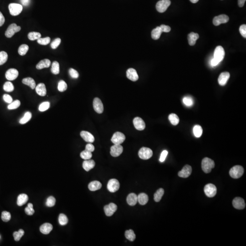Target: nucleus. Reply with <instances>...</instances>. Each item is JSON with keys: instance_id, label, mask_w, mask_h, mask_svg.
I'll use <instances>...</instances> for the list:
<instances>
[{"instance_id": "obj_19", "label": "nucleus", "mask_w": 246, "mask_h": 246, "mask_svg": "<svg viewBox=\"0 0 246 246\" xmlns=\"http://www.w3.org/2000/svg\"><path fill=\"white\" fill-rule=\"evenodd\" d=\"M126 76L128 79L132 81H136L139 79V76L137 72L135 69L130 68L128 69L126 72Z\"/></svg>"}, {"instance_id": "obj_47", "label": "nucleus", "mask_w": 246, "mask_h": 246, "mask_svg": "<svg viewBox=\"0 0 246 246\" xmlns=\"http://www.w3.org/2000/svg\"><path fill=\"white\" fill-rule=\"evenodd\" d=\"M21 104V102L18 100H15L14 101L12 102L11 103H9L7 108L8 109L12 110V109H15L18 108Z\"/></svg>"}, {"instance_id": "obj_50", "label": "nucleus", "mask_w": 246, "mask_h": 246, "mask_svg": "<svg viewBox=\"0 0 246 246\" xmlns=\"http://www.w3.org/2000/svg\"><path fill=\"white\" fill-rule=\"evenodd\" d=\"M25 211L26 213L28 215H33L35 212V211L33 209V205L32 203L28 204L27 206V208H25Z\"/></svg>"}, {"instance_id": "obj_41", "label": "nucleus", "mask_w": 246, "mask_h": 246, "mask_svg": "<svg viewBox=\"0 0 246 246\" xmlns=\"http://www.w3.org/2000/svg\"><path fill=\"white\" fill-rule=\"evenodd\" d=\"M3 89L5 91L11 92L14 90V87L13 84L10 82H7L4 83Z\"/></svg>"}, {"instance_id": "obj_26", "label": "nucleus", "mask_w": 246, "mask_h": 246, "mask_svg": "<svg viewBox=\"0 0 246 246\" xmlns=\"http://www.w3.org/2000/svg\"><path fill=\"white\" fill-rule=\"evenodd\" d=\"M51 65V61L48 59L42 60L36 65V68L38 69H42L44 68H48Z\"/></svg>"}, {"instance_id": "obj_58", "label": "nucleus", "mask_w": 246, "mask_h": 246, "mask_svg": "<svg viewBox=\"0 0 246 246\" xmlns=\"http://www.w3.org/2000/svg\"><path fill=\"white\" fill-rule=\"evenodd\" d=\"M168 154V152L166 150H163V151L162 152L160 158V162H164V161H165L166 157L167 156Z\"/></svg>"}, {"instance_id": "obj_56", "label": "nucleus", "mask_w": 246, "mask_h": 246, "mask_svg": "<svg viewBox=\"0 0 246 246\" xmlns=\"http://www.w3.org/2000/svg\"><path fill=\"white\" fill-rule=\"evenodd\" d=\"M239 31L242 37L246 38V25L245 24L241 25L239 28Z\"/></svg>"}, {"instance_id": "obj_25", "label": "nucleus", "mask_w": 246, "mask_h": 246, "mask_svg": "<svg viewBox=\"0 0 246 246\" xmlns=\"http://www.w3.org/2000/svg\"><path fill=\"white\" fill-rule=\"evenodd\" d=\"M53 226L51 224L45 223L40 227V231L43 234H48L53 230Z\"/></svg>"}, {"instance_id": "obj_33", "label": "nucleus", "mask_w": 246, "mask_h": 246, "mask_svg": "<svg viewBox=\"0 0 246 246\" xmlns=\"http://www.w3.org/2000/svg\"><path fill=\"white\" fill-rule=\"evenodd\" d=\"M193 132L195 137L199 138L202 136V134H203V128L200 125H195L193 129Z\"/></svg>"}, {"instance_id": "obj_7", "label": "nucleus", "mask_w": 246, "mask_h": 246, "mask_svg": "<svg viewBox=\"0 0 246 246\" xmlns=\"http://www.w3.org/2000/svg\"><path fill=\"white\" fill-rule=\"evenodd\" d=\"M171 4L170 0H161L158 1L156 5V8L158 12L163 13L166 12Z\"/></svg>"}, {"instance_id": "obj_14", "label": "nucleus", "mask_w": 246, "mask_h": 246, "mask_svg": "<svg viewBox=\"0 0 246 246\" xmlns=\"http://www.w3.org/2000/svg\"><path fill=\"white\" fill-rule=\"evenodd\" d=\"M123 151V148L120 145H114L111 147L110 154L113 157H118Z\"/></svg>"}, {"instance_id": "obj_57", "label": "nucleus", "mask_w": 246, "mask_h": 246, "mask_svg": "<svg viewBox=\"0 0 246 246\" xmlns=\"http://www.w3.org/2000/svg\"><path fill=\"white\" fill-rule=\"evenodd\" d=\"M4 101L7 103H10L12 102V98L9 94H5L3 96Z\"/></svg>"}, {"instance_id": "obj_28", "label": "nucleus", "mask_w": 246, "mask_h": 246, "mask_svg": "<svg viewBox=\"0 0 246 246\" xmlns=\"http://www.w3.org/2000/svg\"><path fill=\"white\" fill-rule=\"evenodd\" d=\"M199 38V36L198 33H191L188 36V40L190 45L194 46L196 43V41Z\"/></svg>"}, {"instance_id": "obj_2", "label": "nucleus", "mask_w": 246, "mask_h": 246, "mask_svg": "<svg viewBox=\"0 0 246 246\" xmlns=\"http://www.w3.org/2000/svg\"><path fill=\"white\" fill-rule=\"evenodd\" d=\"M215 167V163L213 160L208 157L204 158L202 161V167L203 171L205 173L211 172Z\"/></svg>"}, {"instance_id": "obj_6", "label": "nucleus", "mask_w": 246, "mask_h": 246, "mask_svg": "<svg viewBox=\"0 0 246 246\" xmlns=\"http://www.w3.org/2000/svg\"><path fill=\"white\" fill-rule=\"evenodd\" d=\"M205 193L208 198H213L215 196L217 192L216 187L212 184H208L204 188Z\"/></svg>"}, {"instance_id": "obj_53", "label": "nucleus", "mask_w": 246, "mask_h": 246, "mask_svg": "<svg viewBox=\"0 0 246 246\" xmlns=\"http://www.w3.org/2000/svg\"><path fill=\"white\" fill-rule=\"evenodd\" d=\"M56 199L54 197L51 196L48 198L46 205L48 207H53L55 204Z\"/></svg>"}, {"instance_id": "obj_23", "label": "nucleus", "mask_w": 246, "mask_h": 246, "mask_svg": "<svg viewBox=\"0 0 246 246\" xmlns=\"http://www.w3.org/2000/svg\"><path fill=\"white\" fill-rule=\"evenodd\" d=\"M96 165V163L93 160H85L82 163V167L86 171H88L94 167Z\"/></svg>"}, {"instance_id": "obj_29", "label": "nucleus", "mask_w": 246, "mask_h": 246, "mask_svg": "<svg viewBox=\"0 0 246 246\" xmlns=\"http://www.w3.org/2000/svg\"><path fill=\"white\" fill-rule=\"evenodd\" d=\"M28 200V197L25 194H21L18 195L17 200V204L18 206H22L27 203Z\"/></svg>"}, {"instance_id": "obj_40", "label": "nucleus", "mask_w": 246, "mask_h": 246, "mask_svg": "<svg viewBox=\"0 0 246 246\" xmlns=\"http://www.w3.org/2000/svg\"><path fill=\"white\" fill-rule=\"evenodd\" d=\"M29 49V47L26 44H22L19 47L18 52L19 54L21 56H24L26 54Z\"/></svg>"}, {"instance_id": "obj_13", "label": "nucleus", "mask_w": 246, "mask_h": 246, "mask_svg": "<svg viewBox=\"0 0 246 246\" xmlns=\"http://www.w3.org/2000/svg\"><path fill=\"white\" fill-rule=\"evenodd\" d=\"M232 205L235 208L238 210H242L244 209L246 206L245 201L242 198L237 197L233 200L232 201Z\"/></svg>"}, {"instance_id": "obj_16", "label": "nucleus", "mask_w": 246, "mask_h": 246, "mask_svg": "<svg viewBox=\"0 0 246 246\" xmlns=\"http://www.w3.org/2000/svg\"><path fill=\"white\" fill-rule=\"evenodd\" d=\"M192 172V168L189 165H187L183 168L182 171L178 173L179 177L182 178H187L191 175Z\"/></svg>"}, {"instance_id": "obj_27", "label": "nucleus", "mask_w": 246, "mask_h": 246, "mask_svg": "<svg viewBox=\"0 0 246 246\" xmlns=\"http://www.w3.org/2000/svg\"><path fill=\"white\" fill-rule=\"evenodd\" d=\"M88 187L90 191H97L102 187V184L98 181H93L89 184Z\"/></svg>"}, {"instance_id": "obj_22", "label": "nucleus", "mask_w": 246, "mask_h": 246, "mask_svg": "<svg viewBox=\"0 0 246 246\" xmlns=\"http://www.w3.org/2000/svg\"><path fill=\"white\" fill-rule=\"evenodd\" d=\"M36 91L39 96H45L47 93L46 86L43 83H40L35 88Z\"/></svg>"}, {"instance_id": "obj_11", "label": "nucleus", "mask_w": 246, "mask_h": 246, "mask_svg": "<svg viewBox=\"0 0 246 246\" xmlns=\"http://www.w3.org/2000/svg\"><path fill=\"white\" fill-rule=\"evenodd\" d=\"M229 20V17L227 15L223 14L215 17L213 20V23L215 26H219L221 24L226 23Z\"/></svg>"}, {"instance_id": "obj_44", "label": "nucleus", "mask_w": 246, "mask_h": 246, "mask_svg": "<svg viewBox=\"0 0 246 246\" xmlns=\"http://www.w3.org/2000/svg\"><path fill=\"white\" fill-rule=\"evenodd\" d=\"M59 221L61 225H66L68 222V217L64 214H60L59 216Z\"/></svg>"}, {"instance_id": "obj_55", "label": "nucleus", "mask_w": 246, "mask_h": 246, "mask_svg": "<svg viewBox=\"0 0 246 246\" xmlns=\"http://www.w3.org/2000/svg\"><path fill=\"white\" fill-rule=\"evenodd\" d=\"M69 74L73 79H77L79 77V72L74 69H70L69 70Z\"/></svg>"}, {"instance_id": "obj_30", "label": "nucleus", "mask_w": 246, "mask_h": 246, "mask_svg": "<svg viewBox=\"0 0 246 246\" xmlns=\"http://www.w3.org/2000/svg\"><path fill=\"white\" fill-rule=\"evenodd\" d=\"M22 82L24 85H27L30 87L32 89H34L36 88V82L32 77H26L23 79Z\"/></svg>"}, {"instance_id": "obj_10", "label": "nucleus", "mask_w": 246, "mask_h": 246, "mask_svg": "<svg viewBox=\"0 0 246 246\" xmlns=\"http://www.w3.org/2000/svg\"><path fill=\"white\" fill-rule=\"evenodd\" d=\"M119 187V182L115 179H112L108 183L107 188L110 192L114 193L118 191Z\"/></svg>"}, {"instance_id": "obj_59", "label": "nucleus", "mask_w": 246, "mask_h": 246, "mask_svg": "<svg viewBox=\"0 0 246 246\" xmlns=\"http://www.w3.org/2000/svg\"><path fill=\"white\" fill-rule=\"evenodd\" d=\"M160 27L162 32L169 33L171 31V28L169 26H166L165 25H161Z\"/></svg>"}, {"instance_id": "obj_4", "label": "nucleus", "mask_w": 246, "mask_h": 246, "mask_svg": "<svg viewBox=\"0 0 246 246\" xmlns=\"http://www.w3.org/2000/svg\"><path fill=\"white\" fill-rule=\"evenodd\" d=\"M8 8L10 14L13 16H17L19 15L23 9V7L22 5L14 3L9 4Z\"/></svg>"}, {"instance_id": "obj_15", "label": "nucleus", "mask_w": 246, "mask_h": 246, "mask_svg": "<svg viewBox=\"0 0 246 246\" xmlns=\"http://www.w3.org/2000/svg\"><path fill=\"white\" fill-rule=\"evenodd\" d=\"M93 107L94 110L98 114H102L103 111V105L101 100L98 98H94L93 101Z\"/></svg>"}, {"instance_id": "obj_3", "label": "nucleus", "mask_w": 246, "mask_h": 246, "mask_svg": "<svg viewBox=\"0 0 246 246\" xmlns=\"http://www.w3.org/2000/svg\"><path fill=\"white\" fill-rule=\"evenodd\" d=\"M244 173L243 167L241 166H235L232 168L229 171L230 176L234 179H238L241 177Z\"/></svg>"}, {"instance_id": "obj_12", "label": "nucleus", "mask_w": 246, "mask_h": 246, "mask_svg": "<svg viewBox=\"0 0 246 246\" xmlns=\"http://www.w3.org/2000/svg\"><path fill=\"white\" fill-rule=\"evenodd\" d=\"M117 210V205L113 203H110L104 207V212L106 215L108 216H112Z\"/></svg>"}, {"instance_id": "obj_60", "label": "nucleus", "mask_w": 246, "mask_h": 246, "mask_svg": "<svg viewBox=\"0 0 246 246\" xmlns=\"http://www.w3.org/2000/svg\"><path fill=\"white\" fill-rule=\"evenodd\" d=\"M85 150L88 151H90V152H92L94 151V150H95V147L92 144L89 143L86 145Z\"/></svg>"}, {"instance_id": "obj_20", "label": "nucleus", "mask_w": 246, "mask_h": 246, "mask_svg": "<svg viewBox=\"0 0 246 246\" xmlns=\"http://www.w3.org/2000/svg\"><path fill=\"white\" fill-rule=\"evenodd\" d=\"M230 75L227 72H223L220 75L218 79L219 84L221 86H224L226 84L227 81L229 80Z\"/></svg>"}, {"instance_id": "obj_62", "label": "nucleus", "mask_w": 246, "mask_h": 246, "mask_svg": "<svg viewBox=\"0 0 246 246\" xmlns=\"http://www.w3.org/2000/svg\"><path fill=\"white\" fill-rule=\"evenodd\" d=\"M20 1L22 5L24 6H27L30 3V0H20Z\"/></svg>"}, {"instance_id": "obj_43", "label": "nucleus", "mask_w": 246, "mask_h": 246, "mask_svg": "<svg viewBox=\"0 0 246 246\" xmlns=\"http://www.w3.org/2000/svg\"><path fill=\"white\" fill-rule=\"evenodd\" d=\"M8 59V54L6 52L1 51L0 52V65L4 64Z\"/></svg>"}, {"instance_id": "obj_39", "label": "nucleus", "mask_w": 246, "mask_h": 246, "mask_svg": "<svg viewBox=\"0 0 246 246\" xmlns=\"http://www.w3.org/2000/svg\"><path fill=\"white\" fill-rule=\"evenodd\" d=\"M51 72L54 75H57L59 73V64L58 62L54 61L52 65Z\"/></svg>"}, {"instance_id": "obj_45", "label": "nucleus", "mask_w": 246, "mask_h": 246, "mask_svg": "<svg viewBox=\"0 0 246 246\" xmlns=\"http://www.w3.org/2000/svg\"><path fill=\"white\" fill-rule=\"evenodd\" d=\"M24 231L22 229H20L18 232H15L13 233V237L16 241H19L22 238V237L24 235Z\"/></svg>"}, {"instance_id": "obj_32", "label": "nucleus", "mask_w": 246, "mask_h": 246, "mask_svg": "<svg viewBox=\"0 0 246 246\" xmlns=\"http://www.w3.org/2000/svg\"><path fill=\"white\" fill-rule=\"evenodd\" d=\"M162 32L160 27H157L153 29L151 32V37L154 40H157L160 38Z\"/></svg>"}, {"instance_id": "obj_61", "label": "nucleus", "mask_w": 246, "mask_h": 246, "mask_svg": "<svg viewBox=\"0 0 246 246\" xmlns=\"http://www.w3.org/2000/svg\"><path fill=\"white\" fill-rule=\"evenodd\" d=\"M5 21V17L2 13L0 12V27H1L4 24Z\"/></svg>"}, {"instance_id": "obj_34", "label": "nucleus", "mask_w": 246, "mask_h": 246, "mask_svg": "<svg viewBox=\"0 0 246 246\" xmlns=\"http://www.w3.org/2000/svg\"><path fill=\"white\" fill-rule=\"evenodd\" d=\"M164 194V190L163 189L160 188L158 189L154 194V200L155 202H160L163 197Z\"/></svg>"}, {"instance_id": "obj_49", "label": "nucleus", "mask_w": 246, "mask_h": 246, "mask_svg": "<svg viewBox=\"0 0 246 246\" xmlns=\"http://www.w3.org/2000/svg\"><path fill=\"white\" fill-rule=\"evenodd\" d=\"M51 41V39L49 37H46L44 38H40L37 40L38 43L42 45H47Z\"/></svg>"}, {"instance_id": "obj_46", "label": "nucleus", "mask_w": 246, "mask_h": 246, "mask_svg": "<svg viewBox=\"0 0 246 246\" xmlns=\"http://www.w3.org/2000/svg\"><path fill=\"white\" fill-rule=\"evenodd\" d=\"M67 88H68V86L65 82L64 81V80H60L59 82L58 86L59 91L61 92L65 91L66 90Z\"/></svg>"}, {"instance_id": "obj_5", "label": "nucleus", "mask_w": 246, "mask_h": 246, "mask_svg": "<svg viewBox=\"0 0 246 246\" xmlns=\"http://www.w3.org/2000/svg\"><path fill=\"white\" fill-rule=\"evenodd\" d=\"M139 157L143 160H148L153 156L152 150L147 147H142L139 150L138 153Z\"/></svg>"}, {"instance_id": "obj_36", "label": "nucleus", "mask_w": 246, "mask_h": 246, "mask_svg": "<svg viewBox=\"0 0 246 246\" xmlns=\"http://www.w3.org/2000/svg\"><path fill=\"white\" fill-rule=\"evenodd\" d=\"M125 236L128 240L131 242L134 241L136 238L135 234L134 233V232L131 229L125 231Z\"/></svg>"}, {"instance_id": "obj_51", "label": "nucleus", "mask_w": 246, "mask_h": 246, "mask_svg": "<svg viewBox=\"0 0 246 246\" xmlns=\"http://www.w3.org/2000/svg\"><path fill=\"white\" fill-rule=\"evenodd\" d=\"M1 219L4 222H7L11 219V215L10 212L8 211H4L1 213Z\"/></svg>"}, {"instance_id": "obj_18", "label": "nucleus", "mask_w": 246, "mask_h": 246, "mask_svg": "<svg viewBox=\"0 0 246 246\" xmlns=\"http://www.w3.org/2000/svg\"><path fill=\"white\" fill-rule=\"evenodd\" d=\"M133 124L135 129L138 130H143L145 128V124L144 120L140 117H136L133 120Z\"/></svg>"}, {"instance_id": "obj_35", "label": "nucleus", "mask_w": 246, "mask_h": 246, "mask_svg": "<svg viewBox=\"0 0 246 246\" xmlns=\"http://www.w3.org/2000/svg\"><path fill=\"white\" fill-rule=\"evenodd\" d=\"M168 118H169L171 124L173 125H177L179 123V121H180V119L179 118L178 116L175 114H170Z\"/></svg>"}, {"instance_id": "obj_42", "label": "nucleus", "mask_w": 246, "mask_h": 246, "mask_svg": "<svg viewBox=\"0 0 246 246\" xmlns=\"http://www.w3.org/2000/svg\"><path fill=\"white\" fill-rule=\"evenodd\" d=\"M80 156L83 160H89L92 157V152L85 150L80 153Z\"/></svg>"}, {"instance_id": "obj_38", "label": "nucleus", "mask_w": 246, "mask_h": 246, "mask_svg": "<svg viewBox=\"0 0 246 246\" xmlns=\"http://www.w3.org/2000/svg\"><path fill=\"white\" fill-rule=\"evenodd\" d=\"M28 38L29 40L31 41H34V40H38L41 38V34L38 32H30L28 34Z\"/></svg>"}, {"instance_id": "obj_64", "label": "nucleus", "mask_w": 246, "mask_h": 246, "mask_svg": "<svg viewBox=\"0 0 246 246\" xmlns=\"http://www.w3.org/2000/svg\"><path fill=\"white\" fill-rule=\"evenodd\" d=\"M192 3H197L199 1V0H190Z\"/></svg>"}, {"instance_id": "obj_1", "label": "nucleus", "mask_w": 246, "mask_h": 246, "mask_svg": "<svg viewBox=\"0 0 246 246\" xmlns=\"http://www.w3.org/2000/svg\"><path fill=\"white\" fill-rule=\"evenodd\" d=\"M225 52L221 46H217L215 50L214 58L211 59V65L212 66H216L225 57Z\"/></svg>"}, {"instance_id": "obj_8", "label": "nucleus", "mask_w": 246, "mask_h": 246, "mask_svg": "<svg viewBox=\"0 0 246 246\" xmlns=\"http://www.w3.org/2000/svg\"><path fill=\"white\" fill-rule=\"evenodd\" d=\"M21 29V27L20 26H17L15 23H12L8 27L7 30L5 32V36L7 38H12L15 33L19 32Z\"/></svg>"}, {"instance_id": "obj_37", "label": "nucleus", "mask_w": 246, "mask_h": 246, "mask_svg": "<svg viewBox=\"0 0 246 246\" xmlns=\"http://www.w3.org/2000/svg\"><path fill=\"white\" fill-rule=\"evenodd\" d=\"M32 117V114L30 112H27L24 114V116L20 119L19 123L21 124H25L26 123L28 122L31 119Z\"/></svg>"}, {"instance_id": "obj_48", "label": "nucleus", "mask_w": 246, "mask_h": 246, "mask_svg": "<svg viewBox=\"0 0 246 246\" xmlns=\"http://www.w3.org/2000/svg\"><path fill=\"white\" fill-rule=\"evenodd\" d=\"M183 103L186 106L191 107L193 105V99L190 97H185L183 98Z\"/></svg>"}, {"instance_id": "obj_9", "label": "nucleus", "mask_w": 246, "mask_h": 246, "mask_svg": "<svg viewBox=\"0 0 246 246\" xmlns=\"http://www.w3.org/2000/svg\"><path fill=\"white\" fill-rule=\"evenodd\" d=\"M125 136L124 134L120 132L114 133L111 138V141L114 145H120L124 142Z\"/></svg>"}, {"instance_id": "obj_24", "label": "nucleus", "mask_w": 246, "mask_h": 246, "mask_svg": "<svg viewBox=\"0 0 246 246\" xmlns=\"http://www.w3.org/2000/svg\"><path fill=\"white\" fill-rule=\"evenodd\" d=\"M126 200L128 204L131 206H134L138 202V196L135 193H132L128 195Z\"/></svg>"}, {"instance_id": "obj_17", "label": "nucleus", "mask_w": 246, "mask_h": 246, "mask_svg": "<svg viewBox=\"0 0 246 246\" xmlns=\"http://www.w3.org/2000/svg\"><path fill=\"white\" fill-rule=\"evenodd\" d=\"M19 72L16 69H10L7 71L6 73V77L9 81H12L16 80L18 76Z\"/></svg>"}, {"instance_id": "obj_21", "label": "nucleus", "mask_w": 246, "mask_h": 246, "mask_svg": "<svg viewBox=\"0 0 246 246\" xmlns=\"http://www.w3.org/2000/svg\"><path fill=\"white\" fill-rule=\"evenodd\" d=\"M82 138L87 142L91 143L94 142L95 139L92 134L86 131H82L80 133Z\"/></svg>"}, {"instance_id": "obj_52", "label": "nucleus", "mask_w": 246, "mask_h": 246, "mask_svg": "<svg viewBox=\"0 0 246 246\" xmlns=\"http://www.w3.org/2000/svg\"><path fill=\"white\" fill-rule=\"evenodd\" d=\"M50 108V103L49 102H44L42 103L39 106V110L41 112H44L48 110Z\"/></svg>"}, {"instance_id": "obj_54", "label": "nucleus", "mask_w": 246, "mask_h": 246, "mask_svg": "<svg viewBox=\"0 0 246 246\" xmlns=\"http://www.w3.org/2000/svg\"><path fill=\"white\" fill-rule=\"evenodd\" d=\"M61 42V40L59 38H57L55 39L51 43V48L53 49H55L60 44Z\"/></svg>"}, {"instance_id": "obj_31", "label": "nucleus", "mask_w": 246, "mask_h": 246, "mask_svg": "<svg viewBox=\"0 0 246 246\" xmlns=\"http://www.w3.org/2000/svg\"><path fill=\"white\" fill-rule=\"evenodd\" d=\"M149 198L148 195L144 193H140L138 196V202L141 205H145L148 203Z\"/></svg>"}, {"instance_id": "obj_63", "label": "nucleus", "mask_w": 246, "mask_h": 246, "mask_svg": "<svg viewBox=\"0 0 246 246\" xmlns=\"http://www.w3.org/2000/svg\"><path fill=\"white\" fill-rule=\"evenodd\" d=\"M246 0H238V4L239 7H242L245 4Z\"/></svg>"}]
</instances>
